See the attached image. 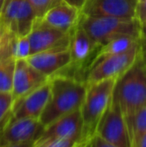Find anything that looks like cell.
<instances>
[{"mask_svg":"<svg viewBox=\"0 0 146 147\" xmlns=\"http://www.w3.org/2000/svg\"><path fill=\"white\" fill-rule=\"evenodd\" d=\"M49 79L50 96L39 118L45 128L60 117L81 108L87 90L85 82L73 77L56 74Z\"/></svg>","mask_w":146,"mask_h":147,"instance_id":"6da1fadb","label":"cell"},{"mask_svg":"<svg viewBox=\"0 0 146 147\" xmlns=\"http://www.w3.org/2000/svg\"><path fill=\"white\" fill-rule=\"evenodd\" d=\"M112 101L119 106L129 129L135 113L146 105V64L140 55L117 79Z\"/></svg>","mask_w":146,"mask_h":147,"instance_id":"7a4b0ae2","label":"cell"},{"mask_svg":"<svg viewBox=\"0 0 146 147\" xmlns=\"http://www.w3.org/2000/svg\"><path fill=\"white\" fill-rule=\"evenodd\" d=\"M117 78H108L87 84L84 102L80 111L83 120V135L89 139L96 133V128L112 101Z\"/></svg>","mask_w":146,"mask_h":147,"instance_id":"3957f363","label":"cell"},{"mask_svg":"<svg viewBox=\"0 0 146 147\" xmlns=\"http://www.w3.org/2000/svg\"><path fill=\"white\" fill-rule=\"evenodd\" d=\"M79 24L98 44L104 46L111 40L120 36L142 37L141 24L134 19H124L110 16H86L81 14Z\"/></svg>","mask_w":146,"mask_h":147,"instance_id":"277c9868","label":"cell"},{"mask_svg":"<svg viewBox=\"0 0 146 147\" xmlns=\"http://www.w3.org/2000/svg\"><path fill=\"white\" fill-rule=\"evenodd\" d=\"M141 41L130 50L119 54L111 55L94 62L90 66L85 83L91 84L108 78H117L125 73L135 63L140 55Z\"/></svg>","mask_w":146,"mask_h":147,"instance_id":"5b68a950","label":"cell"},{"mask_svg":"<svg viewBox=\"0 0 146 147\" xmlns=\"http://www.w3.org/2000/svg\"><path fill=\"white\" fill-rule=\"evenodd\" d=\"M73 30L65 32L56 29L45 24L37 17L31 32L28 34L30 55L43 51H59L69 48Z\"/></svg>","mask_w":146,"mask_h":147,"instance_id":"8992f818","label":"cell"},{"mask_svg":"<svg viewBox=\"0 0 146 147\" xmlns=\"http://www.w3.org/2000/svg\"><path fill=\"white\" fill-rule=\"evenodd\" d=\"M117 147H132L130 133L119 106L111 101L96 128V133Z\"/></svg>","mask_w":146,"mask_h":147,"instance_id":"52a82bcc","label":"cell"},{"mask_svg":"<svg viewBox=\"0 0 146 147\" xmlns=\"http://www.w3.org/2000/svg\"><path fill=\"white\" fill-rule=\"evenodd\" d=\"M50 79L38 88L14 100L10 122L23 118L39 119L50 96Z\"/></svg>","mask_w":146,"mask_h":147,"instance_id":"ba28073f","label":"cell"},{"mask_svg":"<svg viewBox=\"0 0 146 147\" xmlns=\"http://www.w3.org/2000/svg\"><path fill=\"white\" fill-rule=\"evenodd\" d=\"M45 126L39 119L33 118H23L16 121L10 122L4 127L0 134V143L2 145H11V144L24 143L28 141H36Z\"/></svg>","mask_w":146,"mask_h":147,"instance_id":"9c48e42d","label":"cell"},{"mask_svg":"<svg viewBox=\"0 0 146 147\" xmlns=\"http://www.w3.org/2000/svg\"><path fill=\"white\" fill-rule=\"evenodd\" d=\"M137 2L138 0H87L81 14L134 19Z\"/></svg>","mask_w":146,"mask_h":147,"instance_id":"30bf717a","label":"cell"},{"mask_svg":"<svg viewBox=\"0 0 146 147\" xmlns=\"http://www.w3.org/2000/svg\"><path fill=\"white\" fill-rule=\"evenodd\" d=\"M83 135V120L80 109L60 117L48 125L36 140L35 145L42 142L59 138H68Z\"/></svg>","mask_w":146,"mask_h":147,"instance_id":"8fae6325","label":"cell"},{"mask_svg":"<svg viewBox=\"0 0 146 147\" xmlns=\"http://www.w3.org/2000/svg\"><path fill=\"white\" fill-rule=\"evenodd\" d=\"M49 80L47 76L39 72L31 66L26 59H17L13 77V94L14 100L26 93L43 85Z\"/></svg>","mask_w":146,"mask_h":147,"instance_id":"7c38bea8","label":"cell"},{"mask_svg":"<svg viewBox=\"0 0 146 147\" xmlns=\"http://www.w3.org/2000/svg\"><path fill=\"white\" fill-rule=\"evenodd\" d=\"M17 35L4 31L0 44V92H12L16 65L14 43Z\"/></svg>","mask_w":146,"mask_h":147,"instance_id":"4fadbf2b","label":"cell"},{"mask_svg":"<svg viewBox=\"0 0 146 147\" xmlns=\"http://www.w3.org/2000/svg\"><path fill=\"white\" fill-rule=\"evenodd\" d=\"M28 63L48 78L56 75L71 64L70 49L59 51H43L31 54L26 58Z\"/></svg>","mask_w":146,"mask_h":147,"instance_id":"5bb4252c","label":"cell"},{"mask_svg":"<svg viewBox=\"0 0 146 147\" xmlns=\"http://www.w3.org/2000/svg\"><path fill=\"white\" fill-rule=\"evenodd\" d=\"M81 17V10L62 0L52 6L42 17H38L45 24L56 29L69 32L78 24Z\"/></svg>","mask_w":146,"mask_h":147,"instance_id":"9a60e30c","label":"cell"},{"mask_svg":"<svg viewBox=\"0 0 146 147\" xmlns=\"http://www.w3.org/2000/svg\"><path fill=\"white\" fill-rule=\"evenodd\" d=\"M97 47V43L88 35V33L78 22L72 32L70 46H69L71 54V64H80L85 61L92 53V51Z\"/></svg>","mask_w":146,"mask_h":147,"instance_id":"2e32d148","label":"cell"},{"mask_svg":"<svg viewBox=\"0 0 146 147\" xmlns=\"http://www.w3.org/2000/svg\"><path fill=\"white\" fill-rule=\"evenodd\" d=\"M140 41L141 38H137V37L134 36H129V35L117 37V38L113 39L110 42H108L107 44H105L104 46L101 47V50L95 56V58L92 61V63L99 61V60L105 58V57L111 56V55L126 52V51L130 50L132 47L138 45L140 43Z\"/></svg>","mask_w":146,"mask_h":147,"instance_id":"e0dca14e","label":"cell"},{"mask_svg":"<svg viewBox=\"0 0 146 147\" xmlns=\"http://www.w3.org/2000/svg\"><path fill=\"white\" fill-rule=\"evenodd\" d=\"M36 14L28 0H20L17 9V36H27L32 30Z\"/></svg>","mask_w":146,"mask_h":147,"instance_id":"ac0fdd59","label":"cell"},{"mask_svg":"<svg viewBox=\"0 0 146 147\" xmlns=\"http://www.w3.org/2000/svg\"><path fill=\"white\" fill-rule=\"evenodd\" d=\"M132 147L146 133V105L140 108L132 118L129 128Z\"/></svg>","mask_w":146,"mask_h":147,"instance_id":"d6986e66","label":"cell"},{"mask_svg":"<svg viewBox=\"0 0 146 147\" xmlns=\"http://www.w3.org/2000/svg\"><path fill=\"white\" fill-rule=\"evenodd\" d=\"M13 103L14 97L12 92H0V134L9 123Z\"/></svg>","mask_w":146,"mask_h":147,"instance_id":"ffe728a7","label":"cell"},{"mask_svg":"<svg viewBox=\"0 0 146 147\" xmlns=\"http://www.w3.org/2000/svg\"><path fill=\"white\" fill-rule=\"evenodd\" d=\"M88 140L84 136H74L68 138H59L42 142L40 144L34 145V147H80L86 145Z\"/></svg>","mask_w":146,"mask_h":147,"instance_id":"44dd1931","label":"cell"},{"mask_svg":"<svg viewBox=\"0 0 146 147\" xmlns=\"http://www.w3.org/2000/svg\"><path fill=\"white\" fill-rule=\"evenodd\" d=\"M14 55L16 59H26L30 55V42L27 36H17L14 43Z\"/></svg>","mask_w":146,"mask_h":147,"instance_id":"7402d4cb","label":"cell"},{"mask_svg":"<svg viewBox=\"0 0 146 147\" xmlns=\"http://www.w3.org/2000/svg\"><path fill=\"white\" fill-rule=\"evenodd\" d=\"M62 0H28L32 6L36 17H42L52 6L56 5Z\"/></svg>","mask_w":146,"mask_h":147,"instance_id":"603a6c76","label":"cell"},{"mask_svg":"<svg viewBox=\"0 0 146 147\" xmlns=\"http://www.w3.org/2000/svg\"><path fill=\"white\" fill-rule=\"evenodd\" d=\"M135 18L138 20L141 26L146 25V0H138Z\"/></svg>","mask_w":146,"mask_h":147,"instance_id":"cb8c5ba5","label":"cell"},{"mask_svg":"<svg viewBox=\"0 0 146 147\" xmlns=\"http://www.w3.org/2000/svg\"><path fill=\"white\" fill-rule=\"evenodd\" d=\"M86 147H117V146L113 145L112 143L108 142L107 140L103 139V138L100 137L97 134H94L89 139V141L87 142Z\"/></svg>","mask_w":146,"mask_h":147,"instance_id":"d4e9b609","label":"cell"},{"mask_svg":"<svg viewBox=\"0 0 146 147\" xmlns=\"http://www.w3.org/2000/svg\"><path fill=\"white\" fill-rule=\"evenodd\" d=\"M65 1H66L67 3L73 5L74 7L78 8L79 10H82V8L84 7V5L86 4L87 0H65Z\"/></svg>","mask_w":146,"mask_h":147,"instance_id":"484cf974","label":"cell"},{"mask_svg":"<svg viewBox=\"0 0 146 147\" xmlns=\"http://www.w3.org/2000/svg\"><path fill=\"white\" fill-rule=\"evenodd\" d=\"M140 56L146 64V38H141V49H140Z\"/></svg>","mask_w":146,"mask_h":147,"instance_id":"4316f807","label":"cell"},{"mask_svg":"<svg viewBox=\"0 0 146 147\" xmlns=\"http://www.w3.org/2000/svg\"><path fill=\"white\" fill-rule=\"evenodd\" d=\"M36 141H28L24 142V143H18V144H11V145H8L6 147H34Z\"/></svg>","mask_w":146,"mask_h":147,"instance_id":"83f0119b","label":"cell"},{"mask_svg":"<svg viewBox=\"0 0 146 147\" xmlns=\"http://www.w3.org/2000/svg\"><path fill=\"white\" fill-rule=\"evenodd\" d=\"M134 147H146V133L137 141V143L135 144Z\"/></svg>","mask_w":146,"mask_h":147,"instance_id":"f1b7e54d","label":"cell"},{"mask_svg":"<svg viewBox=\"0 0 146 147\" xmlns=\"http://www.w3.org/2000/svg\"><path fill=\"white\" fill-rule=\"evenodd\" d=\"M4 28H3V25H2L1 21H0V44H1V40H2V37H3V34H4Z\"/></svg>","mask_w":146,"mask_h":147,"instance_id":"f546056e","label":"cell"},{"mask_svg":"<svg viewBox=\"0 0 146 147\" xmlns=\"http://www.w3.org/2000/svg\"><path fill=\"white\" fill-rule=\"evenodd\" d=\"M141 32H142L143 38H146V25L142 26V28H141ZM142 37H141V38H142Z\"/></svg>","mask_w":146,"mask_h":147,"instance_id":"4dcf8cb0","label":"cell"},{"mask_svg":"<svg viewBox=\"0 0 146 147\" xmlns=\"http://www.w3.org/2000/svg\"><path fill=\"white\" fill-rule=\"evenodd\" d=\"M5 1L6 0H0V13H1V10H2V8H3V5H4V3H5Z\"/></svg>","mask_w":146,"mask_h":147,"instance_id":"1f68e13d","label":"cell"},{"mask_svg":"<svg viewBox=\"0 0 146 147\" xmlns=\"http://www.w3.org/2000/svg\"><path fill=\"white\" fill-rule=\"evenodd\" d=\"M0 147H6V146H5V145H2V144L0 143Z\"/></svg>","mask_w":146,"mask_h":147,"instance_id":"d6a6232c","label":"cell"},{"mask_svg":"<svg viewBox=\"0 0 146 147\" xmlns=\"http://www.w3.org/2000/svg\"><path fill=\"white\" fill-rule=\"evenodd\" d=\"M80 147H86V145H83V146H80Z\"/></svg>","mask_w":146,"mask_h":147,"instance_id":"836d02e7","label":"cell"}]
</instances>
